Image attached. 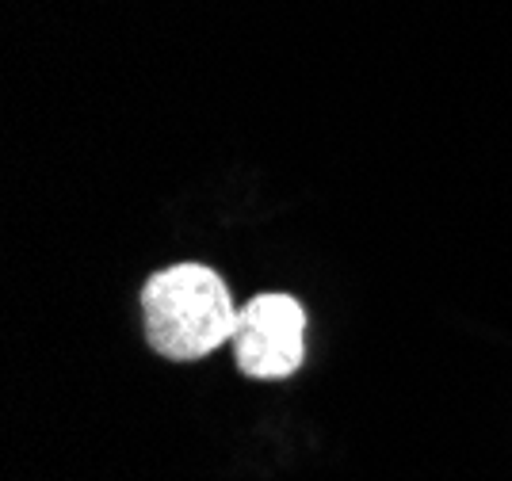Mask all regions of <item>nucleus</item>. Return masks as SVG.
Wrapping results in <instances>:
<instances>
[{"mask_svg": "<svg viewBox=\"0 0 512 481\" xmlns=\"http://www.w3.org/2000/svg\"><path fill=\"white\" fill-rule=\"evenodd\" d=\"M234 363L241 375L260 382L291 378L306 363V306L295 294H253L234 329Z\"/></svg>", "mask_w": 512, "mask_h": 481, "instance_id": "nucleus-2", "label": "nucleus"}, {"mask_svg": "<svg viewBox=\"0 0 512 481\" xmlns=\"http://www.w3.org/2000/svg\"><path fill=\"white\" fill-rule=\"evenodd\" d=\"M241 306L207 264H169L142 283V329L161 359L195 363L234 340Z\"/></svg>", "mask_w": 512, "mask_h": 481, "instance_id": "nucleus-1", "label": "nucleus"}]
</instances>
